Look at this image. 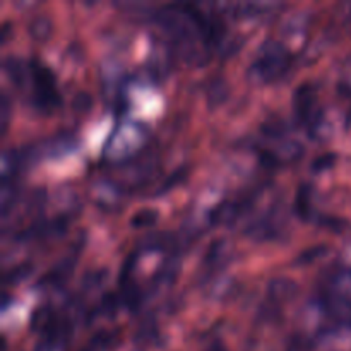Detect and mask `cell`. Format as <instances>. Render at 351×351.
<instances>
[{"label": "cell", "instance_id": "obj_7", "mask_svg": "<svg viewBox=\"0 0 351 351\" xmlns=\"http://www.w3.org/2000/svg\"><path fill=\"white\" fill-rule=\"evenodd\" d=\"M51 33H53V24H51L50 17L43 16V14L34 16L27 24V34L38 43H45L47 40H50Z\"/></svg>", "mask_w": 351, "mask_h": 351}, {"label": "cell", "instance_id": "obj_15", "mask_svg": "<svg viewBox=\"0 0 351 351\" xmlns=\"http://www.w3.org/2000/svg\"><path fill=\"white\" fill-rule=\"evenodd\" d=\"M226 95H228V89H226L225 81L213 82L211 88H209V93H208L209 103L213 105V103H215L213 99H216V105H218V103H223L226 99Z\"/></svg>", "mask_w": 351, "mask_h": 351}, {"label": "cell", "instance_id": "obj_16", "mask_svg": "<svg viewBox=\"0 0 351 351\" xmlns=\"http://www.w3.org/2000/svg\"><path fill=\"white\" fill-rule=\"evenodd\" d=\"M308 187L304 185L300 187V192H298V197H297V211L302 218H307L308 215Z\"/></svg>", "mask_w": 351, "mask_h": 351}, {"label": "cell", "instance_id": "obj_11", "mask_svg": "<svg viewBox=\"0 0 351 351\" xmlns=\"http://www.w3.org/2000/svg\"><path fill=\"white\" fill-rule=\"evenodd\" d=\"M33 271V266L29 263L19 264V266L12 267L10 271H7L5 276H3V283L5 285H12V283H19L21 280H24L26 276H29V273Z\"/></svg>", "mask_w": 351, "mask_h": 351}, {"label": "cell", "instance_id": "obj_1", "mask_svg": "<svg viewBox=\"0 0 351 351\" xmlns=\"http://www.w3.org/2000/svg\"><path fill=\"white\" fill-rule=\"evenodd\" d=\"M288 71V53L280 43L264 45L259 51V57L250 65V75L264 82L276 81Z\"/></svg>", "mask_w": 351, "mask_h": 351}, {"label": "cell", "instance_id": "obj_6", "mask_svg": "<svg viewBox=\"0 0 351 351\" xmlns=\"http://www.w3.org/2000/svg\"><path fill=\"white\" fill-rule=\"evenodd\" d=\"M243 211V204L240 202H223L218 208L213 209L209 219H211L213 225H230L232 221H235Z\"/></svg>", "mask_w": 351, "mask_h": 351}, {"label": "cell", "instance_id": "obj_14", "mask_svg": "<svg viewBox=\"0 0 351 351\" xmlns=\"http://www.w3.org/2000/svg\"><path fill=\"white\" fill-rule=\"evenodd\" d=\"M91 106H93V98L89 93L86 91L75 93V96L72 98V108H74L75 112H89Z\"/></svg>", "mask_w": 351, "mask_h": 351}, {"label": "cell", "instance_id": "obj_3", "mask_svg": "<svg viewBox=\"0 0 351 351\" xmlns=\"http://www.w3.org/2000/svg\"><path fill=\"white\" fill-rule=\"evenodd\" d=\"M297 293L298 285L295 281L288 280V278H274V280L269 281V287H267L269 302H273L276 305L291 300Z\"/></svg>", "mask_w": 351, "mask_h": 351}, {"label": "cell", "instance_id": "obj_5", "mask_svg": "<svg viewBox=\"0 0 351 351\" xmlns=\"http://www.w3.org/2000/svg\"><path fill=\"white\" fill-rule=\"evenodd\" d=\"M315 103V91L314 86L305 82V84L298 86L297 91L293 95V105H295V112L300 119H307L308 113H311L312 106Z\"/></svg>", "mask_w": 351, "mask_h": 351}, {"label": "cell", "instance_id": "obj_13", "mask_svg": "<svg viewBox=\"0 0 351 351\" xmlns=\"http://www.w3.org/2000/svg\"><path fill=\"white\" fill-rule=\"evenodd\" d=\"M335 161H336V154L332 153H326V154H321V156L315 158L314 161H312V171H315V173H322V171L329 170V168L335 167Z\"/></svg>", "mask_w": 351, "mask_h": 351}, {"label": "cell", "instance_id": "obj_18", "mask_svg": "<svg viewBox=\"0 0 351 351\" xmlns=\"http://www.w3.org/2000/svg\"><path fill=\"white\" fill-rule=\"evenodd\" d=\"M105 281V273H95V271H91V273H88L84 276V281H82V287L86 288V290H93L95 287H99V285Z\"/></svg>", "mask_w": 351, "mask_h": 351}, {"label": "cell", "instance_id": "obj_9", "mask_svg": "<svg viewBox=\"0 0 351 351\" xmlns=\"http://www.w3.org/2000/svg\"><path fill=\"white\" fill-rule=\"evenodd\" d=\"M158 219V213L154 211V209H141V211H137L136 215L132 216V219H130V223H132L134 228H149V226H153L154 223H156Z\"/></svg>", "mask_w": 351, "mask_h": 351}, {"label": "cell", "instance_id": "obj_12", "mask_svg": "<svg viewBox=\"0 0 351 351\" xmlns=\"http://www.w3.org/2000/svg\"><path fill=\"white\" fill-rule=\"evenodd\" d=\"M119 297L115 293H105L99 302V311L106 315V317H115L119 312Z\"/></svg>", "mask_w": 351, "mask_h": 351}, {"label": "cell", "instance_id": "obj_2", "mask_svg": "<svg viewBox=\"0 0 351 351\" xmlns=\"http://www.w3.org/2000/svg\"><path fill=\"white\" fill-rule=\"evenodd\" d=\"M29 75L33 81V95H34V105L38 110L55 108L60 105V96L57 91V82H55V75L47 65L40 64L38 60H29Z\"/></svg>", "mask_w": 351, "mask_h": 351}, {"label": "cell", "instance_id": "obj_17", "mask_svg": "<svg viewBox=\"0 0 351 351\" xmlns=\"http://www.w3.org/2000/svg\"><path fill=\"white\" fill-rule=\"evenodd\" d=\"M9 119H10V101L7 98V95L3 93L2 101H0V123H2V134H5L7 127H9Z\"/></svg>", "mask_w": 351, "mask_h": 351}, {"label": "cell", "instance_id": "obj_10", "mask_svg": "<svg viewBox=\"0 0 351 351\" xmlns=\"http://www.w3.org/2000/svg\"><path fill=\"white\" fill-rule=\"evenodd\" d=\"M187 173H189L187 168H178V170H175L173 173L168 175V177L165 178L163 185H161V187L156 191L158 192L156 195H161V194H165V192H168V191H171V189L177 187L178 184H182V182L187 178Z\"/></svg>", "mask_w": 351, "mask_h": 351}, {"label": "cell", "instance_id": "obj_8", "mask_svg": "<svg viewBox=\"0 0 351 351\" xmlns=\"http://www.w3.org/2000/svg\"><path fill=\"white\" fill-rule=\"evenodd\" d=\"M326 252H328V247L322 245V243L321 245H312L298 254L297 259H295V264H297V266H308V264L315 263V261L321 259L322 256H326Z\"/></svg>", "mask_w": 351, "mask_h": 351}, {"label": "cell", "instance_id": "obj_4", "mask_svg": "<svg viewBox=\"0 0 351 351\" xmlns=\"http://www.w3.org/2000/svg\"><path fill=\"white\" fill-rule=\"evenodd\" d=\"M3 69H5L7 75H9V79L12 81V84L16 86V88H23V86L26 84L27 77H31L29 64L21 60L16 55H10V57H7L5 60H3Z\"/></svg>", "mask_w": 351, "mask_h": 351}, {"label": "cell", "instance_id": "obj_19", "mask_svg": "<svg viewBox=\"0 0 351 351\" xmlns=\"http://www.w3.org/2000/svg\"><path fill=\"white\" fill-rule=\"evenodd\" d=\"M209 351H225V348H223V346L219 345V343H216V345H213L211 348H209Z\"/></svg>", "mask_w": 351, "mask_h": 351}]
</instances>
